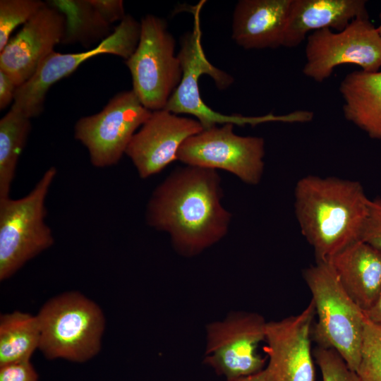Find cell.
<instances>
[{"instance_id": "22", "label": "cell", "mask_w": 381, "mask_h": 381, "mask_svg": "<svg viewBox=\"0 0 381 381\" xmlns=\"http://www.w3.org/2000/svg\"><path fill=\"white\" fill-rule=\"evenodd\" d=\"M30 119L11 108L0 120V198L10 197L17 163L31 129Z\"/></svg>"}, {"instance_id": "31", "label": "cell", "mask_w": 381, "mask_h": 381, "mask_svg": "<svg viewBox=\"0 0 381 381\" xmlns=\"http://www.w3.org/2000/svg\"><path fill=\"white\" fill-rule=\"evenodd\" d=\"M226 381H267V372L265 368L258 373L246 376L226 379Z\"/></svg>"}, {"instance_id": "19", "label": "cell", "mask_w": 381, "mask_h": 381, "mask_svg": "<svg viewBox=\"0 0 381 381\" xmlns=\"http://www.w3.org/2000/svg\"><path fill=\"white\" fill-rule=\"evenodd\" d=\"M346 120L381 140V71L347 74L339 85Z\"/></svg>"}, {"instance_id": "23", "label": "cell", "mask_w": 381, "mask_h": 381, "mask_svg": "<svg viewBox=\"0 0 381 381\" xmlns=\"http://www.w3.org/2000/svg\"><path fill=\"white\" fill-rule=\"evenodd\" d=\"M356 373L360 381H381V325L367 318Z\"/></svg>"}, {"instance_id": "15", "label": "cell", "mask_w": 381, "mask_h": 381, "mask_svg": "<svg viewBox=\"0 0 381 381\" xmlns=\"http://www.w3.org/2000/svg\"><path fill=\"white\" fill-rule=\"evenodd\" d=\"M65 21L61 11L46 3L0 52V70L18 87L25 83L61 43Z\"/></svg>"}, {"instance_id": "7", "label": "cell", "mask_w": 381, "mask_h": 381, "mask_svg": "<svg viewBox=\"0 0 381 381\" xmlns=\"http://www.w3.org/2000/svg\"><path fill=\"white\" fill-rule=\"evenodd\" d=\"M203 2L199 3L193 9L194 20L192 30L181 37V49L177 56L182 66V78L164 109L176 114L195 116L203 129L211 128L218 124L244 126L272 121L271 114L258 117L222 114L210 109L202 101L198 86L199 78L202 74L210 76L219 90L226 89L234 82L232 76L212 65L205 54L200 23V12Z\"/></svg>"}, {"instance_id": "25", "label": "cell", "mask_w": 381, "mask_h": 381, "mask_svg": "<svg viewBox=\"0 0 381 381\" xmlns=\"http://www.w3.org/2000/svg\"><path fill=\"white\" fill-rule=\"evenodd\" d=\"M322 381H360L342 357L334 349L317 346L313 352Z\"/></svg>"}, {"instance_id": "32", "label": "cell", "mask_w": 381, "mask_h": 381, "mask_svg": "<svg viewBox=\"0 0 381 381\" xmlns=\"http://www.w3.org/2000/svg\"><path fill=\"white\" fill-rule=\"evenodd\" d=\"M379 18H380V25H379L378 28H377V32H378V33L380 35V37L381 38V13L379 15Z\"/></svg>"}, {"instance_id": "30", "label": "cell", "mask_w": 381, "mask_h": 381, "mask_svg": "<svg viewBox=\"0 0 381 381\" xmlns=\"http://www.w3.org/2000/svg\"><path fill=\"white\" fill-rule=\"evenodd\" d=\"M365 316L370 321L381 325V293L374 303L366 310L363 311Z\"/></svg>"}, {"instance_id": "1", "label": "cell", "mask_w": 381, "mask_h": 381, "mask_svg": "<svg viewBox=\"0 0 381 381\" xmlns=\"http://www.w3.org/2000/svg\"><path fill=\"white\" fill-rule=\"evenodd\" d=\"M222 197L216 170L187 165L155 190L147 206V223L167 232L179 254L196 255L228 231L231 217L221 203Z\"/></svg>"}, {"instance_id": "9", "label": "cell", "mask_w": 381, "mask_h": 381, "mask_svg": "<svg viewBox=\"0 0 381 381\" xmlns=\"http://www.w3.org/2000/svg\"><path fill=\"white\" fill-rule=\"evenodd\" d=\"M233 129V123L203 129L183 142L177 159L189 166L225 170L246 183L258 184L265 167V140L240 136Z\"/></svg>"}, {"instance_id": "5", "label": "cell", "mask_w": 381, "mask_h": 381, "mask_svg": "<svg viewBox=\"0 0 381 381\" xmlns=\"http://www.w3.org/2000/svg\"><path fill=\"white\" fill-rule=\"evenodd\" d=\"M56 174L52 167L27 195L0 198L1 281L53 245L52 231L44 221L45 199Z\"/></svg>"}, {"instance_id": "17", "label": "cell", "mask_w": 381, "mask_h": 381, "mask_svg": "<svg viewBox=\"0 0 381 381\" xmlns=\"http://www.w3.org/2000/svg\"><path fill=\"white\" fill-rule=\"evenodd\" d=\"M365 0H293L283 47L299 45L308 32L329 28L338 32L356 18H369Z\"/></svg>"}, {"instance_id": "13", "label": "cell", "mask_w": 381, "mask_h": 381, "mask_svg": "<svg viewBox=\"0 0 381 381\" xmlns=\"http://www.w3.org/2000/svg\"><path fill=\"white\" fill-rule=\"evenodd\" d=\"M315 315L312 301L300 313L267 322V381H315L311 352L312 326Z\"/></svg>"}, {"instance_id": "6", "label": "cell", "mask_w": 381, "mask_h": 381, "mask_svg": "<svg viewBox=\"0 0 381 381\" xmlns=\"http://www.w3.org/2000/svg\"><path fill=\"white\" fill-rule=\"evenodd\" d=\"M175 48L176 41L164 19L152 14L142 18L138 44L126 65L132 90L152 111L164 109L181 80L183 70Z\"/></svg>"}, {"instance_id": "20", "label": "cell", "mask_w": 381, "mask_h": 381, "mask_svg": "<svg viewBox=\"0 0 381 381\" xmlns=\"http://www.w3.org/2000/svg\"><path fill=\"white\" fill-rule=\"evenodd\" d=\"M46 3L65 17L62 44H80L88 48L98 41L101 42L113 32L111 25L102 17L90 0H52Z\"/></svg>"}, {"instance_id": "14", "label": "cell", "mask_w": 381, "mask_h": 381, "mask_svg": "<svg viewBox=\"0 0 381 381\" xmlns=\"http://www.w3.org/2000/svg\"><path fill=\"white\" fill-rule=\"evenodd\" d=\"M202 130L197 119L166 109L154 111L133 136L125 155L131 159L140 177L147 179L176 160L183 142Z\"/></svg>"}, {"instance_id": "28", "label": "cell", "mask_w": 381, "mask_h": 381, "mask_svg": "<svg viewBox=\"0 0 381 381\" xmlns=\"http://www.w3.org/2000/svg\"><path fill=\"white\" fill-rule=\"evenodd\" d=\"M91 4L110 25L121 21L126 16L121 0H90Z\"/></svg>"}, {"instance_id": "26", "label": "cell", "mask_w": 381, "mask_h": 381, "mask_svg": "<svg viewBox=\"0 0 381 381\" xmlns=\"http://www.w3.org/2000/svg\"><path fill=\"white\" fill-rule=\"evenodd\" d=\"M361 240L381 249V198L370 200Z\"/></svg>"}, {"instance_id": "8", "label": "cell", "mask_w": 381, "mask_h": 381, "mask_svg": "<svg viewBox=\"0 0 381 381\" xmlns=\"http://www.w3.org/2000/svg\"><path fill=\"white\" fill-rule=\"evenodd\" d=\"M152 112L132 90L118 92L99 112L77 121L75 138L87 148L93 166L115 165Z\"/></svg>"}, {"instance_id": "3", "label": "cell", "mask_w": 381, "mask_h": 381, "mask_svg": "<svg viewBox=\"0 0 381 381\" xmlns=\"http://www.w3.org/2000/svg\"><path fill=\"white\" fill-rule=\"evenodd\" d=\"M303 275L317 315L312 338L318 346L335 350L356 372L366 320L363 310L346 293L328 262H316Z\"/></svg>"}, {"instance_id": "21", "label": "cell", "mask_w": 381, "mask_h": 381, "mask_svg": "<svg viewBox=\"0 0 381 381\" xmlns=\"http://www.w3.org/2000/svg\"><path fill=\"white\" fill-rule=\"evenodd\" d=\"M40 327L37 315L13 311L0 317V365L30 361L39 349Z\"/></svg>"}, {"instance_id": "10", "label": "cell", "mask_w": 381, "mask_h": 381, "mask_svg": "<svg viewBox=\"0 0 381 381\" xmlns=\"http://www.w3.org/2000/svg\"><path fill=\"white\" fill-rule=\"evenodd\" d=\"M140 34V22L126 15L112 33L93 48L79 53L54 52L28 81L17 87L11 108L30 119L38 116L44 109L45 97L52 85L95 56L109 54L128 59L137 47Z\"/></svg>"}, {"instance_id": "4", "label": "cell", "mask_w": 381, "mask_h": 381, "mask_svg": "<svg viewBox=\"0 0 381 381\" xmlns=\"http://www.w3.org/2000/svg\"><path fill=\"white\" fill-rule=\"evenodd\" d=\"M37 316L39 349L47 358L83 363L99 353L105 318L99 306L83 294L58 295L47 301Z\"/></svg>"}, {"instance_id": "29", "label": "cell", "mask_w": 381, "mask_h": 381, "mask_svg": "<svg viewBox=\"0 0 381 381\" xmlns=\"http://www.w3.org/2000/svg\"><path fill=\"white\" fill-rule=\"evenodd\" d=\"M18 86L11 78L0 70V109L6 108L14 100Z\"/></svg>"}, {"instance_id": "16", "label": "cell", "mask_w": 381, "mask_h": 381, "mask_svg": "<svg viewBox=\"0 0 381 381\" xmlns=\"http://www.w3.org/2000/svg\"><path fill=\"white\" fill-rule=\"evenodd\" d=\"M292 1H238L233 14L232 39L246 49L283 47Z\"/></svg>"}, {"instance_id": "24", "label": "cell", "mask_w": 381, "mask_h": 381, "mask_svg": "<svg viewBox=\"0 0 381 381\" xmlns=\"http://www.w3.org/2000/svg\"><path fill=\"white\" fill-rule=\"evenodd\" d=\"M45 5L40 0L0 1V52L11 38L13 31L28 23Z\"/></svg>"}, {"instance_id": "2", "label": "cell", "mask_w": 381, "mask_h": 381, "mask_svg": "<svg viewBox=\"0 0 381 381\" xmlns=\"http://www.w3.org/2000/svg\"><path fill=\"white\" fill-rule=\"evenodd\" d=\"M294 198L296 219L316 262H328L361 240L370 199L358 181L308 175L297 182Z\"/></svg>"}, {"instance_id": "12", "label": "cell", "mask_w": 381, "mask_h": 381, "mask_svg": "<svg viewBox=\"0 0 381 381\" xmlns=\"http://www.w3.org/2000/svg\"><path fill=\"white\" fill-rule=\"evenodd\" d=\"M267 322L255 313L233 312L206 327L204 363L226 379L246 376L265 368L257 352L265 340Z\"/></svg>"}, {"instance_id": "18", "label": "cell", "mask_w": 381, "mask_h": 381, "mask_svg": "<svg viewBox=\"0 0 381 381\" xmlns=\"http://www.w3.org/2000/svg\"><path fill=\"white\" fill-rule=\"evenodd\" d=\"M328 262L350 297L363 311L368 310L381 293V249L359 240Z\"/></svg>"}, {"instance_id": "11", "label": "cell", "mask_w": 381, "mask_h": 381, "mask_svg": "<svg viewBox=\"0 0 381 381\" xmlns=\"http://www.w3.org/2000/svg\"><path fill=\"white\" fill-rule=\"evenodd\" d=\"M303 74L322 83L334 69L343 64H353L365 72L381 68V38L369 18H356L342 31L325 28L307 37Z\"/></svg>"}, {"instance_id": "27", "label": "cell", "mask_w": 381, "mask_h": 381, "mask_svg": "<svg viewBox=\"0 0 381 381\" xmlns=\"http://www.w3.org/2000/svg\"><path fill=\"white\" fill-rule=\"evenodd\" d=\"M0 381H39L30 361L0 365Z\"/></svg>"}]
</instances>
